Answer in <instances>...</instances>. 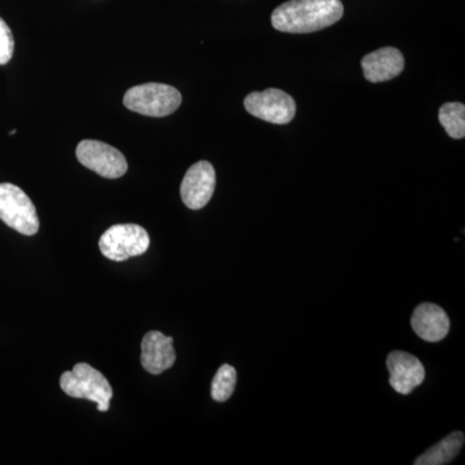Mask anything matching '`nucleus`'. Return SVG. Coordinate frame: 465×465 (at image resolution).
Instances as JSON below:
<instances>
[{
	"mask_svg": "<svg viewBox=\"0 0 465 465\" xmlns=\"http://www.w3.org/2000/svg\"><path fill=\"white\" fill-rule=\"evenodd\" d=\"M342 15L341 0H289L274 9L272 25L283 33H314L338 23Z\"/></svg>",
	"mask_w": 465,
	"mask_h": 465,
	"instance_id": "f257e3e1",
	"label": "nucleus"
},
{
	"mask_svg": "<svg viewBox=\"0 0 465 465\" xmlns=\"http://www.w3.org/2000/svg\"><path fill=\"white\" fill-rule=\"evenodd\" d=\"M61 390L73 399H84L97 403L99 411H108L113 399L112 385L105 376L87 363H78L72 371L64 372L60 379Z\"/></svg>",
	"mask_w": 465,
	"mask_h": 465,
	"instance_id": "f03ea898",
	"label": "nucleus"
},
{
	"mask_svg": "<svg viewBox=\"0 0 465 465\" xmlns=\"http://www.w3.org/2000/svg\"><path fill=\"white\" fill-rule=\"evenodd\" d=\"M182 94L173 85L146 84L125 92V108L146 116L162 118L173 114L182 105Z\"/></svg>",
	"mask_w": 465,
	"mask_h": 465,
	"instance_id": "7ed1b4c3",
	"label": "nucleus"
},
{
	"mask_svg": "<svg viewBox=\"0 0 465 465\" xmlns=\"http://www.w3.org/2000/svg\"><path fill=\"white\" fill-rule=\"evenodd\" d=\"M0 220L24 235L39 231V217L32 200L14 183H0Z\"/></svg>",
	"mask_w": 465,
	"mask_h": 465,
	"instance_id": "20e7f679",
	"label": "nucleus"
},
{
	"mask_svg": "<svg viewBox=\"0 0 465 465\" xmlns=\"http://www.w3.org/2000/svg\"><path fill=\"white\" fill-rule=\"evenodd\" d=\"M150 238L148 232L137 224H118L112 226L101 235V253L113 262H125L148 251Z\"/></svg>",
	"mask_w": 465,
	"mask_h": 465,
	"instance_id": "39448f33",
	"label": "nucleus"
},
{
	"mask_svg": "<svg viewBox=\"0 0 465 465\" xmlns=\"http://www.w3.org/2000/svg\"><path fill=\"white\" fill-rule=\"evenodd\" d=\"M244 108L251 115L274 124H290L296 114L295 100L277 88L252 92L244 99Z\"/></svg>",
	"mask_w": 465,
	"mask_h": 465,
	"instance_id": "423d86ee",
	"label": "nucleus"
},
{
	"mask_svg": "<svg viewBox=\"0 0 465 465\" xmlns=\"http://www.w3.org/2000/svg\"><path fill=\"white\" fill-rule=\"evenodd\" d=\"M76 158L85 168L105 179H119L128 170L127 159L118 149L96 140L79 143Z\"/></svg>",
	"mask_w": 465,
	"mask_h": 465,
	"instance_id": "0eeeda50",
	"label": "nucleus"
},
{
	"mask_svg": "<svg viewBox=\"0 0 465 465\" xmlns=\"http://www.w3.org/2000/svg\"><path fill=\"white\" fill-rule=\"evenodd\" d=\"M215 186V168L210 162L201 161L193 164L186 171L180 188L183 204L191 210H201L213 198Z\"/></svg>",
	"mask_w": 465,
	"mask_h": 465,
	"instance_id": "6e6552de",
	"label": "nucleus"
},
{
	"mask_svg": "<svg viewBox=\"0 0 465 465\" xmlns=\"http://www.w3.org/2000/svg\"><path fill=\"white\" fill-rule=\"evenodd\" d=\"M387 367L390 371V384L397 393H411L421 385L425 379L423 363L412 354L406 351H394L387 357Z\"/></svg>",
	"mask_w": 465,
	"mask_h": 465,
	"instance_id": "1a4fd4ad",
	"label": "nucleus"
},
{
	"mask_svg": "<svg viewBox=\"0 0 465 465\" xmlns=\"http://www.w3.org/2000/svg\"><path fill=\"white\" fill-rule=\"evenodd\" d=\"M176 362L173 339L162 332L150 331L143 336L142 342V365L145 371L161 375Z\"/></svg>",
	"mask_w": 465,
	"mask_h": 465,
	"instance_id": "9d476101",
	"label": "nucleus"
},
{
	"mask_svg": "<svg viewBox=\"0 0 465 465\" xmlns=\"http://www.w3.org/2000/svg\"><path fill=\"white\" fill-rule=\"evenodd\" d=\"M405 58L393 47L381 48L362 58L363 75L371 84L391 81L403 72Z\"/></svg>",
	"mask_w": 465,
	"mask_h": 465,
	"instance_id": "9b49d317",
	"label": "nucleus"
},
{
	"mask_svg": "<svg viewBox=\"0 0 465 465\" xmlns=\"http://www.w3.org/2000/svg\"><path fill=\"white\" fill-rule=\"evenodd\" d=\"M416 335L425 341H443L450 331V320L446 312L432 302L418 305L411 317Z\"/></svg>",
	"mask_w": 465,
	"mask_h": 465,
	"instance_id": "f8f14e48",
	"label": "nucleus"
},
{
	"mask_svg": "<svg viewBox=\"0 0 465 465\" xmlns=\"http://www.w3.org/2000/svg\"><path fill=\"white\" fill-rule=\"evenodd\" d=\"M464 434L461 432H454L450 434L434 445L433 448L428 449L421 457L414 461L415 465H445L451 463L458 457L464 446Z\"/></svg>",
	"mask_w": 465,
	"mask_h": 465,
	"instance_id": "ddd939ff",
	"label": "nucleus"
},
{
	"mask_svg": "<svg viewBox=\"0 0 465 465\" xmlns=\"http://www.w3.org/2000/svg\"><path fill=\"white\" fill-rule=\"evenodd\" d=\"M440 124L450 137L455 140L465 136V106L460 103H448L440 106L439 113Z\"/></svg>",
	"mask_w": 465,
	"mask_h": 465,
	"instance_id": "4468645a",
	"label": "nucleus"
},
{
	"mask_svg": "<svg viewBox=\"0 0 465 465\" xmlns=\"http://www.w3.org/2000/svg\"><path fill=\"white\" fill-rule=\"evenodd\" d=\"M235 385H237V371L234 367L220 366L211 384V396L216 402H225L234 393Z\"/></svg>",
	"mask_w": 465,
	"mask_h": 465,
	"instance_id": "2eb2a0df",
	"label": "nucleus"
},
{
	"mask_svg": "<svg viewBox=\"0 0 465 465\" xmlns=\"http://www.w3.org/2000/svg\"><path fill=\"white\" fill-rule=\"evenodd\" d=\"M14 51V34H12L5 21L0 17V65H5L11 61Z\"/></svg>",
	"mask_w": 465,
	"mask_h": 465,
	"instance_id": "dca6fc26",
	"label": "nucleus"
}]
</instances>
